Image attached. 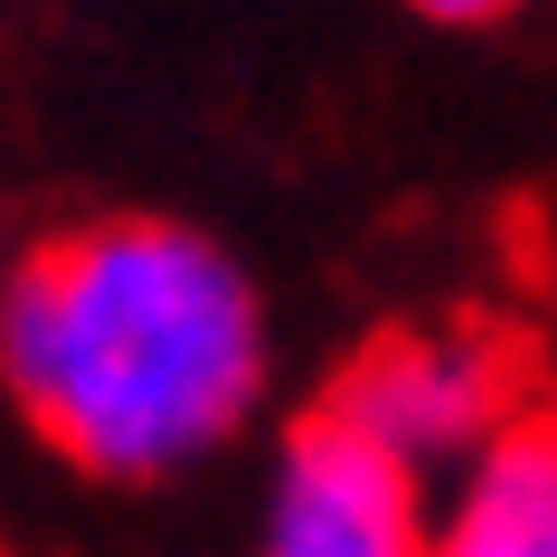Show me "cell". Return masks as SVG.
Returning <instances> with one entry per match:
<instances>
[{
    "label": "cell",
    "mask_w": 557,
    "mask_h": 557,
    "mask_svg": "<svg viewBox=\"0 0 557 557\" xmlns=\"http://www.w3.org/2000/svg\"><path fill=\"white\" fill-rule=\"evenodd\" d=\"M0 379L66 463L151 482L246 425L264 387V322L208 236L171 218H104L10 274Z\"/></svg>",
    "instance_id": "6da1fadb"
},
{
    "label": "cell",
    "mask_w": 557,
    "mask_h": 557,
    "mask_svg": "<svg viewBox=\"0 0 557 557\" xmlns=\"http://www.w3.org/2000/svg\"><path fill=\"white\" fill-rule=\"evenodd\" d=\"M520 387H529V359L500 331H387L341 369L331 416L359 425L407 472H425L454 454H482L510 416H529Z\"/></svg>",
    "instance_id": "7a4b0ae2"
},
{
    "label": "cell",
    "mask_w": 557,
    "mask_h": 557,
    "mask_svg": "<svg viewBox=\"0 0 557 557\" xmlns=\"http://www.w3.org/2000/svg\"><path fill=\"white\" fill-rule=\"evenodd\" d=\"M264 557H425V520H416V472L397 454L341 425V416H302L274 472V520H264Z\"/></svg>",
    "instance_id": "3957f363"
},
{
    "label": "cell",
    "mask_w": 557,
    "mask_h": 557,
    "mask_svg": "<svg viewBox=\"0 0 557 557\" xmlns=\"http://www.w3.org/2000/svg\"><path fill=\"white\" fill-rule=\"evenodd\" d=\"M425 557H557V416H510L454 500Z\"/></svg>",
    "instance_id": "277c9868"
},
{
    "label": "cell",
    "mask_w": 557,
    "mask_h": 557,
    "mask_svg": "<svg viewBox=\"0 0 557 557\" xmlns=\"http://www.w3.org/2000/svg\"><path fill=\"white\" fill-rule=\"evenodd\" d=\"M416 20H435V29H492V20H510L520 0H407Z\"/></svg>",
    "instance_id": "5b68a950"
}]
</instances>
